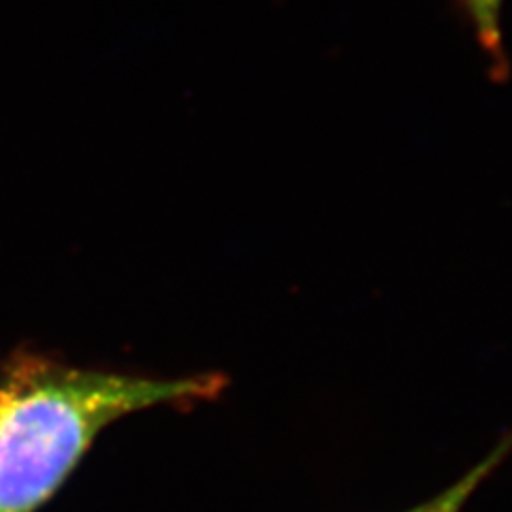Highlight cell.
<instances>
[{
  "instance_id": "1",
  "label": "cell",
  "mask_w": 512,
  "mask_h": 512,
  "mask_svg": "<svg viewBox=\"0 0 512 512\" xmlns=\"http://www.w3.org/2000/svg\"><path fill=\"white\" fill-rule=\"evenodd\" d=\"M227 387L222 372L154 378L18 350L0 367V512H37L124 416L212 404Z\"/></svg>"
},
{
  "instance_id": "2",
  "label": "cell",
  "mask_w": 512,
  "mask_h": 512,
  "mask_svg": "<svg viewBox=\"0 0 512 512\" xmlns=\"http://www.w3.org/2000/svg\"><path fill=\"white\" fill-rule=\"evenodd\" d=\"M510 455H512V431L491 448L489 455H485L476 463V466H472L466 474L457 478L451 487L406 512H463L468 502L472 500V495L487 483V480L493 476V472L498 470Z\"/></svg>"
},
{
  "instance_id": "3",
  "label": "cell",
  "mask_w": 512,
  "mask_h": 512,
  "mask_svg": "<svg viewBox=\"0 0 512 512\" xmlns=\"http://www.w3.org/2000/svg\"><path fill=\"white\" fill-rule=\"evenodd\" d=\"M463 15L472 26L474 37L489 60V69L493 79L508 77L510 62L504 47L502 32V7L504 0H457Z\"/></svg>"
}]
</instances>
